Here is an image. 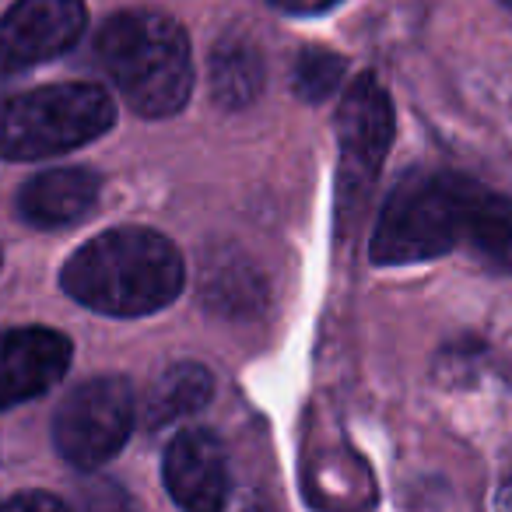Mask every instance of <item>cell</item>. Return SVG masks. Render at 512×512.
Segmentation results:
<instances>
[{
	"label": "cell",
	"instance_id": "obj_1",
	"mask_svg": "<svg viewBox=\"0 0 512 512\" xmlns=\"http://www.w3.org/2000/svg\"><path fill=\"white\" fill-rule=\"evenodd\" d=\"M495 190L456 172H414L386 197L372 235L379 267L421 264L449 249L477 253Z\"/></svg>",
	"mask_w": 512,
	"mask_h": 512
},
{
	"label": "cell",
	"instance_id": "obj_2",
	"mask_svg": "<svg viewBox=\"0 0 512 512\" xmlns=\"http://www.w3.org/2000/svg\"><path fill=\"white\" fill-rule=\"evenodd\" d=\"M183 256L151 228H113L95 235L60 271V288L102 316H151L183 292Z\"/></svg>",
	"mask_w": 512,
	"mask_h": 512
},
{
	"label": "cell",
	"instance_id": "obj_3",
	"mask_svg": "<svg viewBox=\"0 0 512 512\" xmlns=\"http://www.w3.org/2000/svg\"><path fill=\"white\" fill-rule=\"evenodd\" d=\"M95 53L137 116L162 120L193 92V57L183 25L158 11H120L102 25Z\"/></svg>",
	"mask_w": 512,
	"mask_h": 512
},
{
	"label": "cell",
	"instance_id": "obj_4",
	"mask_svg": "<svg viewBox=\"0 0 512 512\" xmlns=\"http://www.w3.org/2000/svg\"><path fill=\"white\" fill-rule=\"evenodd\" d=\"M116 123L109 92L99 85H43L4 102L0 109V155L8 162L67 155L102 137Z\"/></svg>",
	"mask_w": 512,
	"mask_h": 512
},
{
	"label": "cell",
	"instance_id": "obj_5",
	"mask_svg": "<svg viewBox=\"0 0 512 512\" xmlns=\"http://www.w3.org/2000/svg\"><path fill=\"white\" fill-rule=\"evenodd\" d=\"M337 141H341V162H337V218L341 228L351 225L362 214L376 176L386 162V151L393 141V106L386 88L372 74H362L344 92L341 113H337Z\"/></svg>",
	"mask_w": 512,
	"mask_h": 512
},
{
	"label": "cell",
	"instance_id": "obj_6",
	"mask_svg": "<svg viewBox=\"0 0 512 512\" xmlns=\"http://www.w3.org/2000/svg\"><path fill=\"white\" fill-rule=\"evenodd\" d=\"M134 418L137 400L127 379H88L60 400L53 414V446L71 467L95 470L127 446Z\"/></svg>",
	"mask_w": 512,
	"mask_h": 512
},
{
	"label": "cell",
	"instance_id": "obj_7",
	"mask_svg": "<svg viewBox=\"0 0 512 512\" xmlns=\"http://www.w3.org/2000/svg\"><path fill=\"white\" fill-rule=\"evenodd\" d=\"M85 22L81 0H18L0 22V67L25 71L74 50Z\"/></svg>",
	"mask_w": 512,
	"mask_h": 512
},
{
	"label": "cell",
	"instance_id": "obj_8",
	"mask_svg": "<svg viewBox=\"0 0 512 512\" xmlns=\"http://www.w3.org/2000/svg\"><path fill=\"white\" fill-rule=\"evenodd\" d=\"M71 341L46 327H18L0 334V411L43 397L71 369Z\"/></svg>",
	"mask_w": 512,
	"mask_h": 512
},
{
	"label": "cell",
	"instance_id": "obj_9",
	"mask_svg": "<svg viewBox=\"0 0 512 512\" xmlns=\"http://www.w3.org/2000/svg\"><path fill=\"white\" fill-rule=\"evenodd\" d=\"M165 491L193 512L221 509L228 498V460L218 435L207 428H183L162 460Z\"/></svg>",
	"mask_w": 512,
	"mask_h": 512
},
{
	"label": "cell",
	"instance_id": "obj_10",
	"mask_svg": "<svg viewBox=\"0 0 512 512\" xmlns=\"http://www.w3.org/2000/svg\"><path fill=\"white\" fill-rule=\"evenodd\" d=\"M99 176L88 169H50L18 190V214L36 228H60L81 221L99 200Z\"/></svg>",
	"mask_w": 512,
	"mask_h": 512
},
{
	"label": "cell",
	"instance_id": "obj_11",
	"mask_svg": "<svg viewBox=\"0 0 512 512\" xmlns=\"http://www.w3.org/2000/svg\"><path fill=\"white\" fill-rule=\"evenodd\" d=\"M214 393V379L204 365L197 362H176L148 386L144 393V425L148 428H165L176 421L197 414L200 407H207Z\"/></svg>",
	"mask_w": 512,
	"mask_h": 512
},
{
	"label": "cell",
	"instance_id": "obj_12",
	"mask_svg": "<svg viewBox=\"0 0 512 512\" xmlns=\"http://www.w3.org/2000/svg\"><path fill=\"white\" fill-rule=\"evenodd\" d=\"M264 92V57L246 36H225L211 53V95L221 109H246Z\"/></svg>",
	"mask_w": 512,
	"mask_h": 512
},
{
	"label": "cell",
	"instance_id": "obj_13",
	"mask_svg": "<svg viewBox=\"0 0 512 512\" xmlns=\"http://www.w3.org/2000/svg\"><path fill=\"white\" fill-rule=\"evenodd\" d=\"M344 71H348V60L337 57V53L323 50V46H306V50L295 57L292 85L295 95L302 102H323L341 88Z\"/></svg>",
	"mask_w": 512,
	"mask_h": 512
},
{
	"label": "cell",
	"instance_id": "obj_14",
	"mask_svg": "<svg viewBox=\"0 0 512 512\" xmlns=\"http://www.w3.org/2000/svg\"><path fill=\"white\" fill-rule=\"evenodd\" d=\"M4 509L8 512H64V502H60L57 495H46V491H25V495H15L4 502Z\"/></svg>",
	"mask_w": 512,
	"mask_h": 512
},
{
	"label": "cell",
	"instance_id": "obj_15",
	"mask_svg": "<svg viewBox=\"0 0 512 512\" xmlns=\"http://www.w3.org/2000/svg\"><path fill=\"white\" fill-rule=\"evenodd\" d=\"M274 8L285 11V15H323L341 0H271Z\"/></svg>",
	"mask_w": 512,
	"mask_h": 512
},
{
	"label": "cell",
	"instance_id": "obj_16",
	"mask_svg": "<svg viewBox=\"0 0 512 512\" xmlns=\"http://www.w3.org/2000/svg\"><path fill=\"white\" fill-rule=\"evenodd\" d=\"M498 505H502V509H512V481L502 488V495H498Z\"/></svg>",
	"mask_w": 512,
	"mask_h": 512
},
{
	"label": "cell",
	"instance_id": "obj_17",
	"mask_svg": "<svg viewBox=\"0 0 512 512\" xmlns=\"http://www.w3.org/2000/svg\"><path fill=\"white\" fill-rule=\"evenodd\" d=\"M502 4H509V8H512V0H502Z\"/></svg>",
	"mask_w": 512,
	"mask_h": 512
}]
</instances>
